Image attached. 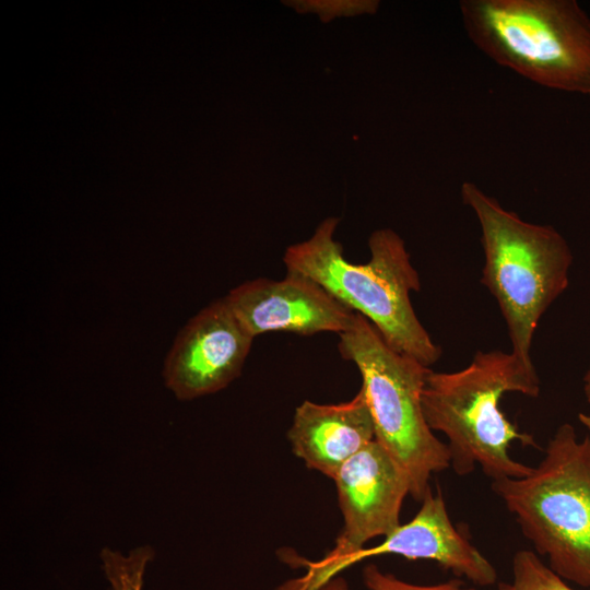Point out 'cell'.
I'll list each match as a JSON object with an SVG mask.
<instances>
[{
    "label": "cell",
    "instance_id": "cell-5",
    "mask_svg": "<svg viewBox=\"0 0 590 590\" xmlns=\"http://www.w3.org/2000/svg\"><path fill=\"white\" fill-rule=\"evenodd\" d=\"M522 535L564 580L590 588V434L557 427L529 475L492 481Z\"/></svg>",
    "mask_w": 590,
    "mask_h": 590
},
{
    "label": "cell",
    "instance_id": "cell-7",
    "mask_svg": "<svg viewBox=\"0 0 590 590\" xmlns=\"http://www.w3.org/2000/svg\"><path fill=\"white\" fill-rule=\"evenodd\" d=\"M252 340L224 297L212 302L178 332L164 362L166 386L179 400L224 389L240 375Z\"/></svg>",
    "mask_w": 590,
    "mask_h": 590
},
{
    "label": "cell",
    "instance_id": "cell-4",
    "mask_svg": "<svg viewBox=\"0 0 590 590\" xmlns=\"http://www.w3.org/2000/svg\"><path fill=\"white\" fill-rule=\"evenodd\" d=\"M463 27L493 61L590 97V17L576 0H462Z\"/></svg>",
    "mask_w": 590,
    "mask_h": 590
},
{
    "label": "cell",
    "instance_id": "cell-3",
    "mask_svg": "<svg viewBox=\"0 0 590 590\" xmlns=\"http://www.w3.org/2000/svg\"><path fill=\"white\" fill-rule=\"evenodd\" d=\"M460 194L481 228V283L498 304L511 353L534 365L531 347L540 319L569 284L568 243L552 225L523 221L471 181L462 184Z\"/></svg>",
    "mask_w": 590,
    "mask_h": 590
},
{
    "label": "cell",
    "instance_id": "cell-9",
    "mask_svg": "<svg viewBox=\"0 0 590 590\" xmlns=\"http://www.w3.org/2000/svg\"><path fill=\"white\" fill-rule=\"evenodd\" d=\"M251 335L291 332L312 335L344 332L355 312L312 279L287 272L282 280L258 278L244 282L224 297Z\"/></svg>",
    "mask_w": 590,
    "mask_h": 590
},
{
    "label": "cell",
    "instance_id": "cell-2",
    "mask_svg": "<svg viewBox=\"0 0 590 590\" xmlns=\"http://www.w3.org/2000/svg\"><path fill=\"white\" fill-rule=\"evenodd\" d=\"M338 224L339 219L328 217L310 238L288 246L283 256L286 271L312 279L364 316L392 349L430 367L441 349L412 306L411 292L420 291L421 281L403 239L390 228L375 231L368 239V262L356 264L344 258L333 238Z\"/></svg>",
    "mask_w": 590,
    "mask_h": 590
},
{
    "label": "cell",
    "instance_id": "cell-6",
    "mask_svg": "<svg viewBox=\"0 0 590 590\" xmlns=\"http://www.w3.org/2000/svg\"><path fill=\"white\" fill-rule=\"evenodd\" d=\"M339 337L341 356L353 362L362 376L375 439L405 474L411 497L422 502L430 491L432 474L450 468L448 446L429 428L422 409L430 367L392 349L358 312Z\"/></svg>",
    "mask_w": 590,
    "mask_h": 590
},
{
    "label": "cell",
    "instance_id": "cell-1",
    "mask_svg": "<svg viewBox=\"0 0 590 590\" xmlns=\"http://www.w3.org/2000/svg\"><path fill=\"white\" fill-rule=\"evenodd\" d=\"M540 378L511 352L479 351L463 369L441 373L429 369L422 391V409L433 432L448 439L450 468L460 476L480 465L492 481L520 479L532 467L511 458V442L540 449L533 436L520 432L499 406L507 392L538 398Z\"/></svg>",
    "mask_w": 590,
    "mask_h": 590
},
{
    "label": "cell",
    "instance_id": "cell-12",
    "mask_svg": "<svg viewBox=\"0 0 590 590\" xmlns=\"http://www.w3.org/2000/svg\"><path fill=\"white\" fill-rule=\"evenodd\" d=\"M511 573V590H575L530 550L514 554Z\"/></svg>",
    "mask_w": 590,
    "mask_h": 590
},
{
    "label": "cell",
    "instance_id": "cell-10",
    "mask_svg": "<svg viewBox=\"0 0 590 590\" xmlns=\"http://www.w3.org/2000/svg\"><path fill=\"white\" fill-rule=\"evenodd\" d=\"M292 450L307 468L335 477L341 467L375 440L373 417L362 389L350 401H304L288 429Z\"/></svg>",
    "mask_w": 590,
    "mask_h": 590
},
{
    "label": "cell",
    "instance_id": "cell-13",
    "mask_svg": "<svg viewBox=\"0 0 590 590\" xmlns=\"http://www.w3.org/2000/svg\"><path fill=\"white\" fill-rule=\"evenodd\" d=\"M363 580L369 590H475L459 579H450L437 585H414L397 578L392 574L382 573L376 565H367L363 569ZM320 590H349L346 581L334 577Z\"/></svg>",
    "mask_w": 590,
    "mask_h": 590
},
{
    "label": "cell",
    "instance_id": "cell-15",
    "mask_svg": "<svg viewBox=\"0 0 590 590\" xmlns=\"http://www.w3.org/2000/svg\"><path fill=\"white\" fill-rule=\"evenodd\" d=\"M578 420L589 430V434H590V415L585 414V413H579Z\"/></svg>",
    "mask_w": 590,
    "mask_h": 590
},
{
    "label": "cell",
    "instance_id": "cell-11",
    "mask_svg": "<svg viewBox=\"0 0 590 590\" xmlns=\"http://www.w3.org/2000/svg\"><path fill=\"white\" fill-rule=\"evenodd\" d=\"M153 557L154 551L150 546L138 547L128 556L104 548L101 558L109 590H142L145 568Z\"/></svg>",
    "mask_w": 590,
    "mask_h": 590
},
{
    "label": "cell",
    "instance_id": "cell-16",
    "mask_svg": "<svg viewBox=\"0 0 590 590\" xmlns=\"http://www.w3.org/2000/svg\"><path fill=\"white\" fill-rule=\"evenodd\" d=\"M497 590H511V585H510V583H504V582H500V583L498 585Z\"/></svg>",
    "mask_w": 590,
    "mask_h": 590
},
{
    "label": "cell",
    "instance_id": "cell-14",
    "mask_svg": "<svg viewBox=\"0 0 590 590\" xmlns=\"http://www.w3.org/2000/svg\"><path fill=\"white\" fill-rule=\"evenodd\" d=\"M583 392L587 401L590 403V368L586 371L583 376Z\"/></svg>",
    "mask_w": 590,
    "mask_h": 590
},
{
    "label": "cell",
    "instance_id": "cell-8",
    "mask_svg": "<svg viewBox=\"0 0 590 590\" xmlns=\"http://www.w3.org/2000/svg\"><path fill=\"white\" fill-rule=\"evenodd\" d=\"M344 526L334 547L322 558L338 559L400 527L410 485L405 474L375 439L349 459L333 479Z\"/></svg>",
    "mask_w": 590,
    "mask_h": 590
}]
</instances>
